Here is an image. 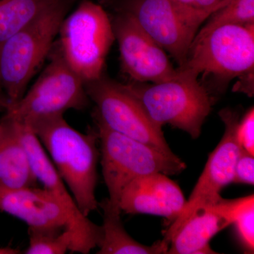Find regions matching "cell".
<instances>
[{
  "instance_id": "6da1fadb",
  "label": "cell",
  "mask_w": 254,
  "mask_h": 254,
  "mask_svg": "<svg viewBox=\"0 0 254 254\" xmlns=\"http://www.w3.org/2000/svg\"><path fill=\"white\" fill-rule=\"evenodd\" d=\"M78 208L88 217L99 206L95 197L99 151L98 131L83 133L70 126L63 115L30 125Z\"/></svg>"
},
{
  "instance_id": "7a4b0ae2",
  "label": "cell",
  "mask_w": 254,
  "mask_h": 254,
  "mask_svg": "<svg viewBox=\"0 0 254 254\" xmlns=\"http://www.w3.org/2000/svg\"><path fill=\"white\" fill-rule=\"evenodd\" d=\"M72 1L58 0L0 43V88L4 93L6 106L24 94L35 71L53 49Z\"/></svg>"
},
{
  "instance_id": "3957f363",
  "label": "cell",
  "mask_w": 254,
  "mask_h": 254,
  "mask_svg": "<svg viewBox=\"0 0 254 254\" xmlns=\"http://www.w3.org/2000/svg\"><path fill=\"white\" fill-rule=\"evenodd\" d=\"M125 86L159 128L170 125L193 139L200 136L213 98L198 78L177 71L175 78L162 83Z\"/></svg>"
},
{
  "instance_id": "277c9868",
  "label": "cell",
  "mask_w": 254,
  "mask_h": 254,
  "mask_svg": "<svg viewBox=\"0 0 254 254\" xmlns=\"http://www.w3.org/2000/svg\"><path fill=\"white\" fill-rule=\"evenodd\" d=\"M180 73L213 77L221 84L254 72V24H228L198 31Z\"/></svg>"
},
{
  "instance_id": "5b68a950",
  "label": "cell",
  "mask_w": 254,
  "mask_h": 254,
  "mask_svg": "<svg viewBox=\"0 0 254 254\" xmlns=\"http://www.w3.org/2000/svg\"><path fill=\"white\" fill-rule=\"evenodd\" d=\"M94 120L100 142L102 171L109 193L107 200L113 208L120 210L122 191L137 177L158 173L178 175L186 169V164L176 155L165 154Z\"/></svg>"
},
{
  "instance_id": "8992f818",
  "label": "cell",
  "mask_w": 254,
  "mask_h": 254,
  "mask_svg": "<svg viewBox=\"0 0 254 254\" xmlns=\"http://www.w3.org/2000/svg\"><path fill=\"white\" fill-rule=\"evenodd\" d=\"M64 59L84 83L103 74L105 60L115 38L113 24L100 5L84 0L60 26Z\"/></svg>"
},
{
  "instance_id": "52a82bcc",
  "label": "cell",
  "mask_w": 254,
  "mask_h": 254,
  "mask_svg": "<svg viewBox=\"0 0 254 254\" xmlns=\"http://www.w3.org/2000/svg\"><path fill=\"white\" fill-rule=\"evenodd\" d=\"M51 60L27 93L6 105L5 116L31 125L42 119L81 110L88 104L84 82L64 59L59 46L52 49Z\"/></svg>"
},
{
  "instance_id": "ba28073f",
  "label": "cell",
  "mask_w": 254,
  "mask_h": 254,
  "mask_svg": "<svg viewBox=\"0 0 254 254\" xmlns=\"http://www.w3.org/2000/svg\"><path fill=\"white\" fill-rule=\"evenodd\" d=\"M219 8L192 9L174 0H127L123 11L131 14L181 66L200 26Z\"/></svg>"
},
{
  "instance_id": "9c48e42d",
  "label": "cell",
  "mask_w": 254,
  "mask_h": 254,
  "mask_svg": "<svg viewBox=\"0 0 254 254\" xmlns=\"http://www.w3.org/2000/svg\"><path fill=\"white\" fill-rule=\"evenodd\" d=\"M88 98L96 108L93 114L110 129L141 141L165 154L175 155L170 149L163 129L157 127L138 100L125 85L104 75L85 83Z\"/></svg>"
},
{
  "instance_id": "30bf717a",
  "label": "cell",
  "mask_w": 254,
  "mask_h": 254,
  "mask_svg": "<svg viewBox=\"0 0 254 254\" xmlns=\"http://www.w3.org/2000/svg\"><path fill=\"white\" fill-rule=\"evenodd\" d=\"M219 115L225 125V133L209 155L204 170L181 213L165 232L163 240L168 244L195 210L218 203L222 198L221 190L233 182L235 165L242 150L237 138L240 116L236 111L230 109L222 110Z\"/></svg>"
},
{
  "instance_id": "8fae6325",
  "label": "cell",
  "mask_w": 254,
  "mask_h": 254,
  "mask_svg": "<svg viewBox=\"0 0 254 254\" xmlns=\"http://www.w3.org/2000/svg\"><path fill=\"white\" fill-rule=\"evenodd\" d=\"M11 120L14 122L20 138L27 150L38 182H41L43 188L54 195L66 210L73 239L71 252L89 254L95 247H99L103 240V227L93 223L81 213L30 125Z\"/></svg>"
},
{
  "instance_id": "7c38bea8",
  "label": "cell",
  "mask_w": 254,
  "mask_h": 254,
  "mask_svg": "<svg viewBox=\"0 0 254 254\" xmlns=\"http://www.w3.org/2000/svg\"><path fill=\"white\" fill-rule=\"evenodd\" d=\"M124 71L136 83H159L177 75L165 50L131 14L122 10L113 22Z\"/></svg>"
},
{
  "instance_id": "4fadbf2b",
  "label": "cell",
  "mask_w": 254,
  "mask_h": 254,
  "mask_svg": "<svg viewBox=\"0 0 254 254\" xmlns=\"http://www.w3.org/2000/svg\"><path fill=\"white\" fill-rule=\"evenodd\" d=\"M180 187L168 175L153 173L138 177L124 188L119 206L128 214H149L173 222L186 203Z\"/></svg>"
},
{
  "instance_id": "5bb4252c",
  "label": "cell",
  "mask_w": 254,
  "mask_h": 254,
  "mask_svg": "<svg viewBox=\"0 0 254 254\" xmlns=\"http://www.w3.org/2000/svg\"><path fill=\"white\" fill-rule=\"evenodd\" d=\"M0 211L23 220L28 229L69 231V220L64 207L44 188L0 186Z\"/></svg>"
},
{
  "instance_id": "9a60e30c",
  "label": "cell",
  "mask_w": 254,
  "mask_h": 254,
  "mask_svg": "<svg viewBox=\"0 0 254 254\" xmlns=\"http://www.w3.org/2000/svg\"><path fill=\"white\" fill-rule=\"evenodd\" d=\"M232 224L231 200L222 198L215 204L197 208L170 240L168 254H217L209 242Z\"/></svg>"
},
{
  "instance_id": "2e32d148",
  "label": "cell",
  "mask_w": 254,
  "mask_h": 254,
  "mask_svg": "<svg viewBox=\"0 0 254 254\" xmlns=\"http://www.w3.org/2000/svg\"><path fill=\"white\" fill-rule=\"evenodd\" d=\"M4 132L0 141V186L10 189L37 187V180L27 150L14 122L2 118Z\"/></svg>"
},
{
  "instance_id": "e0dca14e",
  "label": "cell",
  "mask_w": 254,
  "mask_h": 254,
  "mask_svg": "<svg viewBox=\"0 0 254 254\" xmlns=\"http://www.w3.org/2000/svg\"><path fill=\"white\" fill-rule=\"evenodd\" d=\"M99 206L103 210V236L97 254H168L170 245L164 240L151 246L143 245L133 240L124 227L121 210L110 206L107 198L99 203Z\"/></svg>"
},
{
  "instance_id": "ac0fdd59",
  "label": "cell",
  "mask_w": 254,
  "mask_h": 254,
  "mask_svg": "<svg viewBox=\"0 0 254 254\" xmlns=\"http://www.w3.org/2000/svg\"><path fill=\"white\" fill-rule=\"evenodd\" d=\"M57 1L0 0V43L31 22Z\"/></svg>"
},
{
  "instance_id": "d6986e66",
  "label": "cell",
  "mask_w": 254,
  "mask_h": 254,
  "mask_svg": "<svg viewBox=\"0 0 254 254\" xmlns=\"http://www.w3.org/2000/svg\"><path fill=\"white\" fill-rule=\"evenodd\" d=\"M198 31H210L223 25L254 24V0H229L207 18Z\"/></svg>"
},
{
  "instance_id": "ffe728a7",
  "label": "cell",
  "mask_w": 254,
  "mask_h": 254,
  "mask_svg": "<svg viewBox=\"0 0 254 254\" xmlns=\"http://www.w3.org/2000/svg\"><path fill=\"white\" fill-rule=\"evenodd\" d=\"M29 245L26 254H64L71 252L72 235L68 230H38L28 229Z\"/></svg>"
},
{
  "instance_id": "44dd1931",
  "label": "cell",
  "mask_w": 254,
  "mask_h": 254,
  "mask_svg": "<svg viewBox=\"0 0 254 254\" xmlns=\"http://www.w3.org/2000/svg\"><path fill=\"white\" fill-rule=\"evenodd\" d=\"M232 224L246 251H254V195L232 200Z\"/></svg>"
},
{
  "instance_id": "7402d4cb",
  "label": "cell",
  "mask_w": 254,
  "mask_h": 254,
  "mask_svg": "<svg viewBox=\"0 0 254 254\" xmlns=\"http://www.w3.org/2000/svg\"><path fill=\"white\" fill-rule=\"evenodd\" d=\"M232 183L250 185H254V155L246 151L242 148L235 165Z\"/></svg>"
},
{
  "instance_id": "603a6c76",
  "label": "cell",
  "mask_w": 254,
  "mask_h": 254,
  "mask_svg": "<svg viewBox=\"0 0 254 254\" xmlns=\"http://www.w3.org/2000/svg\"><path fill=\"white\" fill-rule=\"evenodd\" d=\"M239 143L246 151L254 155V110H250L237 127Z\"/></svg>"
},
{
  "instance_id": "cb8c5ba5",
  "label": "cell",
  "mask_w": 254,
  "mask_h": 254,
  "mask_svg": "<svg viewBox=\"0 0 254 254\" xmlns=\"http://www.w3.org/2000/svg\"><path fill=\"white\" fill-rule=\"evenodd\" d=\"M174 1L192 9L208 10L220 7L228 2L229 0H174Z\"/></svg>"
},
{
  "instance_id": "d4e9b609",
  "label": "cell",
  "mask_w": 254,
  "mask_h": 254,
  "mask_svg": "<svg viewBox=\"0 0 254 254\" xmlns=\"http://www.w3.org/2000/svg\"><path fill=\"white\" fill-rule=\"evenodd\" d=\"M21 253L22 252L18 249L12 248V247H0V254H18Z\"/></svg>"
},
{
  "instance_id": "484cf974",
  "label": "cell",
  "mask_w": 254,
  "mask_h": 254,
  "mask_svg": "<svg viewBox=\"0 0 254 254\" xmlns=\"http://www.w3.org/2000/svg\"><path fill=\"white\" fill-rule=\"evenodd\" d=\"M4 122H3L2 119L0 120V141H1V138H2L3 135H4Z\"/></svg>"
},
{
  "instance_id": "4316f807",
  "label": "cell",
  "mask_w": 254,
  "mask_h": 254,
  "mask_svg": "<svg viewBox=\"0 0 254 254\" xmlns=\"http://www.w3.org/2000/svg\"><path fill=\"white\" fill-rule=\"evenodd\" d=\"M6 100L2 98V97L0 96V105L4 108L5 105H6Z\"/></svg>"
}]
</instances>
